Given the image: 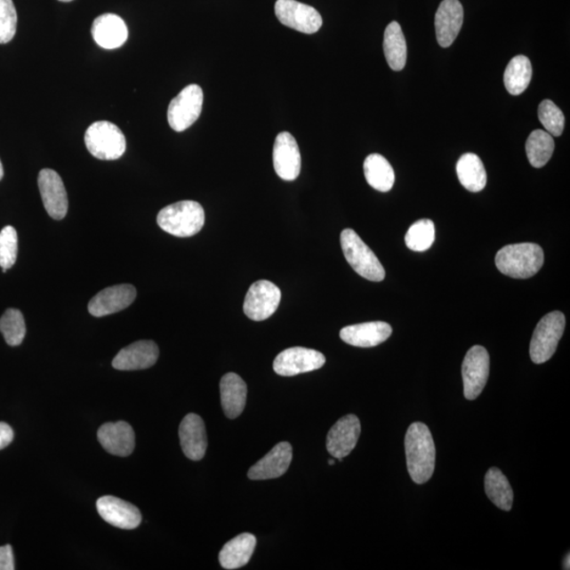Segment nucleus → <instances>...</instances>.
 <instances>
[{
	"mask_svg": "<svg viewBox=\"0 0 570 570\" xmlns=\"http://www.w3.org/2000/svg\"><path fill=\"white\" fill-rule=\"evenodd\" d=\"M391 334V325L382 321L344 326L341 331L344 342L358 348L376 347L388 341Z\"/></svg>",
	"mask_w": 570,
	"mask_h": 570,
	"instance_id": "22",
	"label": "nucleus"
},
{
	"mask_svg": "<svg viewBox=\"0 0 570 570\" xmlns=\"http://www.w3.org/2000/svg\"><path fill=\"white\" fill-rule=\"evenodd\" d=\"M181 447L191 461H201L207 449V436L205 421L199 415L189 413L179 428Z\"/></svg>",
	"mask_w": 570,
	"mask_h": 570,
	"instance_id": "20",
	"label": "nucleus"
},
{
	"mask_svg": "<svg viewBox=\"0 0 570 570\" xmlns=\"http://www.w3.org/2000/svg\"><path fill=\"white\" fill-rule=\"evenodd\" d=\"M364 172L366 182L371 188L381 193H387L392 189L395 173L386 157L377 154L370 155L365 161Z\"/></svg>",
	"mask_w": 570,
	"mask_h": 570,
	"instance_id": "28",
	"label": "nucleus"
},
{
	"mask_svg": "<svg viewBox=\"0 0 570 570\" xmlns=\"http://www.w3.org/2000/svg\"><path fill=\"white\" fill-rule=\"evenodd\" d=\"M0 332L9 346L17 347L24 341L27 327L20 310L9 309L0 318Z\"/></svg>",
	"mask_w": 570,
	"mask_h": 570,
	"instance_id": "33",
	"label": "nucleus"
},
{
	"mask_svg": "<svg viewBox=\"0 0 570 570\" xmlns=\"http://www.w3.org/2000/svg\"><path fill=\"white\" fill-rule=\"evenodd\" d=\"M275 13L282 25L304 34L318 32L323 26V17L317 10L296 0H277Z\"/></svg>",
	"mask_w": 570,
	"mask_h": 570,
	"instance_id": "9",
	"label": "nucleus"
},
{
	"mask_svg": "<svg viewBox=\"0 0 570 570\" xmlns=\"http://www.w3.org/2000/svg\"><path fill=\"white\" fill-rule=\"evenodd\" d=\"M13 549L11 545L0 547V570H14Z\"/></svg>",
	"mask_w": 570,
	"mask_h": 570,
	"instance_id": "37",
	"label": "nucleus"
},
{
	"mask_svg": "<svg viewBox=\"0 0 570 570\" xmlns=\"http://www.w3.org/2000/svg\"><path fill=\"white\" fill-rule=\"evenodd\" d=\"M38 188L49 216L54 220H63L67 216L69 202L60 174L52 169H43L38 174Z\"/></svg>",
	"mask_w": 570,
	"mask_h": 570,
	"instance_id": "13",
	"label": "nucleus"
},
{
	"mask_svg": "<svg viewBox=\"0 0 570 570\" xmlns=\"http://www.w3.org/2000/svg\"><path fill=\"white\" fill-rule=\"evenodd\" d=\"M281 291L273 282L259 280L252 285L245 301V313L255 321L269 319L279 307Z\"/></svg>",
	"mask_w": 570,
	"mask_h": 570,
	"instance_id": "10",
	"label": "nucleus"
},
{
	"mask_svg": "<svg viewBox=\"0 0 570 570\" xmlns=\"http://www.w3.org/2000/svg\"><path fill=\"white\" fill-rule=\"evenodd\" d=\"M405 456L410 477L416 484H425L436 470V445L429 428L413 422L405 438Z\"/></svg>",
	"mask_w": 570,
	"mask_h": 570,
	"instance_id": "1",
	"label": "nucleus"
},
{
	"mask_svg": "<svg viewBox=\"0 0 570 570\" xmlns=\"http://www.w3.org/2000/svg\"><path fill=\"white\" fill-rule=\"evenodd\" d=\"M159 348L151 341L129 344L116 355L112 366L120 371H138L150 368L159 358Z\"/></svg>",
	"mask_w": 570,
	"mask_h": 570,
	"instance_id": "17",
	"label": "nucleus"
},
{
	"mask_svg": "<svg viewBox=\"0 0 570 570\" xmlns=\"http://www.w3.org/2000/svg\"><path fill=\"white\" fill-rule=\"evenodd\" d=\"M539 120L547 132L560 137L566 126V116L554 101L545 100L539 106Z\"/></svg>",
	"mask_w": 570,
	"mask_h": 570,
	"instance_id": "34",
	"label": "nucleus"
},
{
	"mask_svg": "<svg viewBox=\"0 0 570 570\" xmlns=\"http://www.w3.org/2000/svg\"><path fill=\"white\" fill-rule=\"evenodd\" d=\"M544 264V253L534 244L507 245L496 253L495 265L502 274L515 279L533 277Z\"/></svg>",
	"mask_w": 570,
	"mask_h": 570,
	"instance_id": "2",
	"label": "nucleus"
},
{
	"mask_svg": "<svg viewBox=\"0 0 570 570\" xmlns=\"http://www.w3.org/2000/svg\"><path fill=\"white\" fill-rule=\"evenodd\" d=\"M13 429L5 424V422H0V450L8 447L13 442Z\"/></svg>",
	"mask_w": 570,
	"mask_h": 570,
	"instance_id": "38",
	"label": "nucleus"
},
{
	"mask_svg": "<svg viewBox=\"0 0 570 570\" xmlns=\"http://www.w3.org/2000/svg\"><path fill=\"white\" fill-rule=\"evenodd\" d=\"M4 178V166L2 161H0V180Z\"/></svg>",
	"mask_w": 570,
	"mask_h": 570,
	"instance_id": "39",
	"label": "nucleus"
},
{
	"mask_svg": "<svg viewBox=\"0 0 570 570\" xmlns=\"http://www.w3.org/2000/svg\"><path fill=\"white\" fill-rule=\"evenodd\" d=\"M564 329L566 316L558 310L547 314L540 320L530 342V358L534 364H544L554 357Z\"/></svg>",
	"mask_w": 570,
	"mask_h": 570,
	"instance_id": "6",
	"label": "nucleus"
},
{
	"mask_svg": "<svg viewBox=\"0 0 570 570\" xmlns=\"http://www.w3.org/2000/svg\"><path fill=\"white\" fill-rule=\"evenodd\" d=\"M485 491L491 502L500 510L510 511L513 491L510 482L498 468H491L485 477Z\"/></svg>",
	"mask_w": 570,
	"mask_h": 570,
	"instance_id": "29",
	"label": "nucleus"
},
{
	"mask_svg": "<svg viewBox=\"0 0 570 570\" xmlns=\"http://www.w3.org/2000/svg\"><path fill=\"white\" fill-rule=\"evenodd\" d=\"M564 569H569V555L566 558V562H564Z\"/></svg>",
	"mask_w": 570,
	"mask_h": 570,
	"instance_id": "40",
	"label": "nucleus"
},
{
	"mask_svg": "<svg viewBox=\"0 0 570 570\" xmlns=\"http://www.w3.org/2000/svg\"><path fill=\"white\" fill-rule=\"evenodd\" d=\"M341 244L347 261L361 277L373 282L385 279L386 272L381 261L353 229L342 230Z\"/></svg>",
	"mask_w": 570,
	"mask_h": 570,
	"instance_id": "4",
	"label": "nucleus"
},
{
	"mask_svg": "<svg viewBox=\"0 0 570 570\" xmlns=\"http://www.w3.org/2000/svg\"><path fill=\"white\" fill-rule=\"evenodd\" d=\"M221 404L225 415L235 420L244 412L246 405V383L238 374L228 373L220 382Z\"/></svg>",
	"mask_w": 570,
	"mask_h": 570,
	"instance_id": "24",
	"label": "nucleus"
},
{
	"mask_svg": "<svg viewBox=\"0 0 570 570\" xmlns=\"http://www.w3.org/2000/svg\"><path fill=\"white\" fill-rule=\"evenodd\" d=\"M17 29V13L12 0H0V44L12 41Z\"/></svg>",
	"mask_w": 570,
	"mask_h": 570,
	"instance_id": "36",
	"label": "nucleus"
},
{
	"mask_svg": "<svg viewBox=\"0 0 570 570\" xmlns=\"http://www.w3.org/2000/svg\"><path fill=\"white\" fill-rule=\"evenodd\" d=\"M255 535L242 534L228 542L220 551L219 561L224 569L233 570L244 567L255 551Z\"/></svg>",
	"mask_w": 570,
	"mask_h": 570,
	"instance_id": "25",
	"label": "nucleus"
},
{
	"mask_svg": "<svg viewBox=\"0 0 570 570\" xmlns=\"http://www.w3.org/2000/svg\"><path fill=\"white\" fill-rule=\"evenodd\" d=\"M464 21V9L460 0H443L436 15V31L440 47L448 48L459 36Z\"/></svg>",
	"mask_w": 570,
	"mask_h": 570,
	"instance_id": "19",
	"label": "nucleus"
},
{
	"mask_svg": "<svg viewBox=\"0 0 570 570\" xmlns=\"http://www.w3.org/2000/svg\"><path fill=\"white\" fill-rule=\"evenodd\" d=\"M273 161L275 172L282 180L293 181L301 174V150L290 132H281L276 138Z\"/></svg>",
	"mask_w": 570,
	"mask_h": 570,
	"instance_id": "14",
	"label": "nucleus"
},
{
	"mask_svg": "<svg viewBox=\"0 0 570 570\" xmlns=\"http://www.w3.org/2000/svg\"><path fill=\"white\" fill-rule=\"evenodd\" d=\"M203 106V90L197 84H189L169 104L167 118L174 132H182L199 118Z\"/></svg>",
	"mask_w": 570,
	"mask_h": 570,
	"instance_id": "7",
	"label": "nucleus"
},
{
	"mask_svg": "<svg viewBox=\"0 0 570 570\" xmlns=\"http://www.w3.org/2000/svg\"><path fill=\"white\" fill-rule=\"evenodd\" d=\"M293 460V448L286 442L279 443L261 461L248 470V478L253 481L277 478L289 470Z\"/></svg>",
	"mask_w": 570,
	"mask_h": 570,
	"instance_id": "18",
	"label": "nucleus"
},
{
	"mask_svg": "<svg viewBox=\"0 0 570 570\" xmlns=\"http://www.w3.org/2000/svg\"><path fill=\"white\" fill-rule=\"evenodd\" d=\"M490 371L487 349L474 346L462 361V374L464 381V395L467 399H477L486 386Z\"/></svg>",
	"mask_w": 570,
	"mask_h": 570,
	"instance_id": "8",
	"label": "nucleus"
},
{
	"mask_svg": "<svg viewBox=\"0 0 570 570\" xmlns=\"http://www.w3.org/2000/svg\"><path fill=\"white\" fill-rule=\"evenodd\" d=\"M84 144L99 160L120 159L126 150L125 135L115 124L106 121L95 122L87 129Z\"/></svg>",
	"mask_w": 570,
	"mask_h": 570,
	"instance_id": "5",
	"label": "nucleus"
},
{
	"mask_svg": "<svg viewBox=\"0 0 570 570\" xmlns=\"http://www.w3.org/2000/svg\"><path fill=\"white\" fill-rule=\"evenodd\" d=\"M92 33L95 43L104 49H116L123 46L128 38V29L120 16L106 13L93 21Z\"/></svg>",
	"mask_w": 570,
	"mask_h": 570,
	"instance_id": "23",
	"label": "nucleus"
},
{
	"mask_svg": "<svg viewBox=\"0 0 570 570\" xmlns=\"http://www.w3.org/2000/svg\"><path fill=\"white\" fill-rule=\"evenodd\" d=\"M99 442L103 448L116 456H128L133 453L135 436L126 421L107 422L98 431Z\"/></svg>",
	"mask_w": 570,
	"mask_h": 570,
	"instance_id": "21",
	"label": "nucleus"
},
{
	"mask_svg": "<svg viewBox=\"0 0 570 570\" xmlns=\"http://www.w3.org/2000/svg\"><path fill=\"white\" fill-rule=\"evenodd\" d=\"M434 240H436V228L429 219H422L412 224L405 237V245L414 252L429 250Z\"/></svg>",
	"mask_w": 570,
	"mask_h": 570,
	"instance_id": "32",
	"label": "nucleus"
},
{
	"mask_svg": "<svg viewBox=\"0 0 570 570\" xmlns=\"http://www.w3.org/2000/svg\"><path fill=\"white\" fill-rule=\"evenodd\" d=\"M555 150V140L547 132L537 131L530 133L526 142V154L528 161L535 168L546 165L551 159Z\"/></svg>",
	"mask_w": 570,
	"mask_h": 570,
	"instance_id": "31",
	"label": "nucleus"
},
{
	"mask_svg": "<svg viewBox=\"0 0 570 570\" xmlns=\"http://www.w3.org/2000/svg\"><path fill=\"white\" fill-rule=\"evenodd\" d=\"M60 2H63V3H70V2H72V0H60Z\"/></svg>",
	"mask_w": 570,
	"mask_h": 570,
	"instance_id": "42",
	"label": "nucleus"
},
{
	"mask_svg": "<svg viewBox=\"0 0 570 570\" xmlns=\"http://www.w3.org/2000/svg\"><path fill=\"white\" fill-rule=\"evenodd\" d=\"M19 253V237L13 227H5L0 231V267L9 269L16 262Z\"/></svg>",
	"mask_w": 570,
	"mask_h": 570,
	"instance_id": "35",
	"label": "nucleus"
},
{
	"mask_svg": "<svg viewBox=\"0 0 570 570\" xmlns=\"http://www.w3.org/2000/svg\"><path fill=\"white\" fill-rule=\"evenodd\" d=\"M325 357L312 349L295 347L285 349L274 361V371L281 376H295L323 368Z\"/></svg>",
	"mask_w": 570,
	"mask_h": 570,
	"instance_id": "11",
	"label": "nucleus"
},
{
	"mask_svg": "<svg viewBox=\"0 0 570 570\" xmlns=\"http://www.w3.org/2000/svg\"><path fill=\"white\" fill-rule=\"evenodd\" d=\"M383 52L389 66L394 71L404 69L407 63V43L397 21H392L386 28L383 36Z\"/></svg>",
	"mask_w": 570,
	"mask_h": 570,
	"instance_id": "27",
	"label": "nucleus"
},
{
	"mask_svg": "<svg viewBox=\"0 0 570 570\" xmlns=\"http://www.w3.org/2000/svg\"><path fill=\"white\" fill-rule=\"evenodd\" d=\"M159 227L180 238H189L205 227V213L196 201H180L164 207L157 218Z\"/></svg>",
	"mask_w": 570,
	"mask_h": 570,
	"instance_id": "3",
	"label": "nucleus"
},
{
	"mask_svg": "<svg viewBox=\"0 0 570 570\" xmlns=\"http://www.w3.org/2000/svg\"><path fill=\"white\" fill-rule=\"evenodd\" d=\"M137 290L132 285H118L100 291L88 304L89 313L94 317H103L132 306Z\"/></svg>",
	"mask_w": 570,
	"mask_h": 570,
	"instance_id": "15",
	"label": "nucleus"
},
{
	"mask_svg": "<svg viewBox=\"0 0 570 570\" xmlns=\"http://www.w3.org/2000/svg\"><path fill=\"white\" fill-rule=\"evenodd\" d=\"M533 77V66L526 56L518 55L508 64L504 84L507 92L512 95H520L529 86Z\"/></svg>",
	"mask_w": 570,
	"mask_h": 570,
	"instance_id": "30",
	"label": "nucleus"
},
{
	"mask_svg": "<svg viewBox=\"0 0 570 570\" xmlns=\"http://www.w3.org/2000/svg\"><path fill=\"white\" fill-rule=\"evenodd\" d=\"M456 173L461 184L471 193H478L487 184L486 169L477 155L462 156L456 164Z\"/></svg>",
	"mask_w": 570,
	"mask_h": 570,
	"instance_id": "26",
	"label": "nucleus"
},
{
	"mask_svg": "<svg viewBox=\"0 0 570 570\" xmlns=\"http://www.w3.org/2000/svg\"><path fill=\"white\" fill-rule=\"evenodd\" d=\"M329 464H330L331 466L334 465V464H335V460H330V461H329Z\"/></svg>",
	"mask_w": 570,
	"mask_h": 570,
	"instance_id": "41",
	"label": "nucleus"
},
{
	"mask_svg": "<svg viewBox=\"0 0 570 570\" xmlns=\"http://www.w3.org/2000/svg\"><path fill=\"white\" fill-rule=\"evenodd\" d=\"M97 508L103 520L117 528L132 530L142 522L138 507L116 496H101L97 502Z\"/></svg>",
	"mask_w": 570,
	"mask_h": 570,
	"instance_id": "16",
	"label": "nucleus"
},
{
	"mask_svg": "<svg viewBox=\"0 0 570 570\" xmlns=\"http://www.w3.org/2000/svg\"><path fill=\"white\" fill-rule=\"evenodd\" d=\"M360 432V421L357 415L349 414L341 417L327 433V451L335 460L341 462L357 447Z\"/></svg>",
	"mask_w": 570,
	"mask_h": 570,
	"instance_id": "12",
	"label": "nucleus"
}]
</instances>
